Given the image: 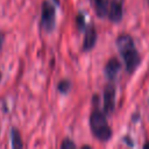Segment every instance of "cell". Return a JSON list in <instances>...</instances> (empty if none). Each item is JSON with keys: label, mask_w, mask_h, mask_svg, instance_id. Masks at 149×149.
<instances>
[{"label": "cell", "mask_w": 149, "mask_h": 149, "mask_svg": "<svg viewBox=\"0 0 149 149\" xmlns=\"http://www.w3.org/2000/svg\"><path fill=\"white\" fill-rule=\"evenodd\" d=\"M116 47L125 62V66L128 73H133L141 63V57L135 48L134 41L129 35H120L116 40Z\"/></svg>", "instance_id": "1"}, {"label": "cell", "mask_w": 149, "mask_h": 149, "mask_svg": "<svg viewBox=\"0 0 149 149\" xmlns=\"http://www.w3.org/2000/svg\"><path fill=\"white\" fill-rule=\"evenodd\" d=\"M90 128L94 137L99 141L106 142L112 136V129L106 120V116L102 112L94 109L90 116Z\"/></svg>", "instance_id": "2"}, {"label": "cell", "mask_w": 149, "mask_h": 149, "mask_svg": "<svg viewBox=\"0 0 149 149\" xmlns=\"http://www.w3.org/2000/svg\"><path fill=\"white\" fill-rule=\"evenodd\" d=\"M41 26L48 33L52 31L54 28H55V26H56V12H55V7L49 1H44L42 3Z\"/></svg>", "instance_id": "3"}, {"label": "cell", "mask_w": 149, "mask_h": 149, "mask_svg": "<svg viewBox=\"0 0 149 149\" xmlns=\"http://www.w3.org/2000/svg\"><path fill=\"white\" fill-rule=\"evenodd\" d=\"M115 108V86L108 84L104 88V112L105 114H112Z\"/></svg>", "instance_id": "4"}, {"label": "cell", "mask_w": 149, "mask_h": 149, "mask_svg": "<svg viewBox=\"0 0 149 149\" xmlns=\"http://www.w3.org/2000/svg\"><path fill=\"white\" fill-rule=\"evenodd\" d=\"M107 15L112 22L114 23L120 22L123 15V0H112Z\"/></svg>", "instance_id": "5"}, {"label": "cell", "mask_w": 149, "mask_h": 149, "mask_svg": "<svg viewBox=\"0 0 149 149\" xmlns=\"http://www.w3.org/2000/svg\"><path fill=\"white\" fill-rule=\"evenodd\" d=\"M121 70V64L115 57L111 58L105 65V76L109 80H114Z\"/></svg>", "instance_id": "6"}, {"label": "cell", "mask_w": 149, "mask_h": 149, "mask_svg": "<svg viewBox=\"0 0 149 149\" xmlns=\"http://www.w3.org/2000/svg\"><path fill=\"white\" fill-rule=\"evenodd\" d=\"M95 42H97V31H95L94 26L91 24L85 30L84 42H83V49H84V51H90L91 49H93V47L95 45Z\"/></svg>", "instance_id": "7"}, {"label": "cell", "mask_w": 149, "mask_h": 149, "mask_svg": "<svg viewBox=\"0 0 149 149\" xmlns=\"http://www.w3.org/2000/svg\"><path fill=\"white\" fill-rule=\"evenodd\" d=\"M91 1H92V5L94 6L97 15L99 17H105L107 15V12H108L107 0H91Z\"/></svg>", "instance_id": "8"}, {"label": "cell", "mask_w": 149, "mask_h": 149, "mask_svg": "<svg viewBox=\"0 0 149 149\" xmlns=\"http://www.w3.org/2000/svg\"><path fill=\"white\" fill-rule=\"evenodd\" d=\"M10 140H12V147L13 148H22V140H21V135L19 133V130H16L15 128L12 129L10 132Z\"/></svg>", "instance_id": "9"}, {"label": "cell", "mask_w": 149, "mask_h": 149, "mask_svg": "<svg viewBox=\"0 0 149 149\" xmlns=\"http://www.w3.org/2000/svg\"><path fill=\"white\" fill-rule=\"evenodd\" d=\"M70 87H71V83H70L69 80H62V81L58 84V86H57L58 91L62 92V93H68L69 90H70Z\"/></svg>", "instance_id": "10"}, {"label": "cell", "mask_w": 149, "mask_h": 149, "mask_svg": "<svg viewBox=\"0 0 149 149\" xmlns=\"http://www.w3.org/2000/svg\"><path fill=\"white\" fill-rule=\"evenodd\" d=\"M84 27H85V20H84V16H83L81 14H79V15L77 16V28H78L79 30H83V29H85Z\"/></svg>", "instance_id": "11"}, {"label": "cell", "mask_w": 149, "mask_h": 149, "mask_svg": "<svg viewBox=\"0 0 149 149\" xmlns=\"http://www.w3.org/2000/svg\"><path fill=\"white\" fill-rule=\"evenodd\" d=\"M63 149H68V148H76V144L73 142H71L70 140H64L62 146H61Z\"/></svg>", "instance_id": "12"}, {"label": "cell", "mask_w": 149, "mask_h": 149, "mask_svg": "<svg viewBox=\"0 0 149 149\" xmlns=\"http://www.w3.org/2000/svg\"><path fill=\"white\" fill-rule=\"evenodd\" d=\"M2 40H3L2 38V35L0 34V50H1V45H2Z\"/></svg>", "instance_id": "13"}, {"label": "cell", "mask_w": 149, "mask_h": 149, "mask_svg": "<svg viewBox=\"0 0 149 149\" xmlns=\"http://www.w3.org/2000/svg\"><path fill=\"white\" fill-rule=\"evenodd\" d=\"M143 148H149V143H146V144L143 146Z\"/></svg>", "instance_id": "14"}, {"label": "cell", "mask_w": 149, "mask_h": 149, "mask_svg": "<svg viewBox=\"0 0 149 149\" xmlns=\"http://www.w3.org/2000/svg\"><path fill=\"white\" fill-rule=\"evenodd\" d=\"M54 1H55V2L57 3V5H58V2H59V0H54Z\"/></svg>", "instance_id": "15"}, {"label": "cell", "mask_w": 149, "mask_h": 149, "mask_svg": "<svg viewBox=\"0 0 149 149\" xmlns=\"http://www.w3.org/2000/svg\"><path fill=\"white\" fill-rule=\"evenodd\" d=\"M0 79H1V73H0Z\"/></svg>", "instance_id": "16"}]
</instances>
